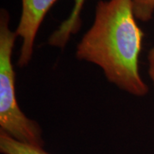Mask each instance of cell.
Returning a JSON list of instances; mask_svg holds the SVG:
<instances>
[{
  "instance_id": "cell-1",
  "label": "cell",
  "mask_w": 154,
  "mask_h": 154,
  "mask_svg": "<svg viewBox=\"0 0 154 154\" xmlns=\"http://www.w3.org/2000/svg\"><path fill=\"white\" fill-rule=\"evenodd\" d=\"M136 20L132 0H100L92 27L77 45L76 57L100 67L117 88L141 97L148 88L139 71L143 32Z\"/></svg>"
},
{
  "instance_id": "cell-3",
  "label": "cell",
  "mask_w": 154,
  "mask_h": 154,
  "mask_svg": "<svg viewBox=\"0 0 154 154\" xmlns=\"http://www.w3.org/2000/svg\"><path fill=\"white\" fill-rule=\"evenodd\" d=\"M57 0H22V15L16 33L22 38L18 65L25 67L32 59L33 44L45 15Z\"/></svg>"
},
{
  "instance_id": "cell-2",
  "label": "cell",
  "mask_w": 154,
  "mask_h": 154,
  "mask_svg": "<svg viewBox=\"0 0 154 154\" xmlns=\"http://www.w3.org/2000/svg\"><path fill=\"white\" fill-rule=\"evenodd\" d=\"M10 15L0 13V126L11 137L34 146L43 147L41 129L36 122L28 118L17 103L12 51L17 35L9 27Z\"/></svg>"
},
{
  "instance_id": "cell-6",
  "label": "cell",
  "mask_w": 154,
  "mask_h": 154,
  "mask_svg": "<svg viewBox=\"0 0 154 154\" xmlns=\"http://www.w3.org/2000/svg\"><path fill=\"white\" fill-rule=\"evenodd\" d=\"M134 17L141 22H148L154 13V0H132Z\"/></svg>"
},
{
  "instance_id": "cell-4",
  "label": "cell",
  "mask_w": 154,
  "mask_h": 154,
  "mask_svg": "<svg viewBox=\"0 0 154 154\" xmlns=\"http://www.w3.org/2000/svg\"><path fill=\"white\" fill-rule=\"evenodd\" d=\"M84 2L85 0H75V5L69 17L62 22L58 28L51 35L49 38V44L51 45L63 48L65 46L72 34L78 32L82 24L81 12Z\"/></svg>"
},
{
  "instance_id": "cell-5",
  "label": "cell",
  "mask_w": 154,
  "mask_h": 154,
  "mask_svg": "<svg viewBox=\"0 0 154 154\" xmlns=\"http://www.w3.org/2000/svg\"><path fill=\"white\" fill-rule=\"evenodd\" d=\"M0 151L3 154H49L43 147L22 143L0 131Z\"/></svg>"
},
{
  "instance_id": "cell-7",
  "label": "cell",
  "mask_w": 154,
  "mask_h": 154,
  "mask_svg": "<svg viewBox=\"0 0 154 154\" xmlns=\"http://www.w3.org/2000/svg\"><path fill=\"white\" fill-rule=\"evenodd\" d=\"M147 59H148L149 75H150V78H151V80L152 82L154 87V47L150 50Z\"/></svg>"
}]
</instances>
